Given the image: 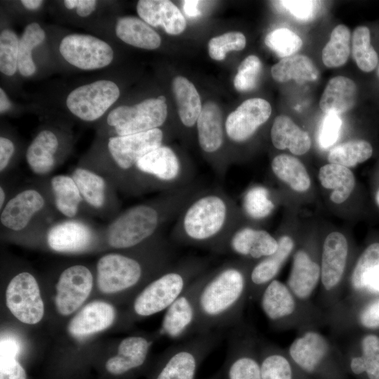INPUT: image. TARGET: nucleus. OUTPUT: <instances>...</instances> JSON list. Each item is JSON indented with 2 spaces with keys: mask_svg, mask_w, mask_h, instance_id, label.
<instances>
[{
  "mask_svg": "<svg viewBox=\"0 0 379 379\" xmlns=\"http://www.w3.org/2000/svg\"><path fill=\"white\" fill-rule=\"evenodd\" d=\"M44 182L58 214L64 218H81L84 211L83 199L71 175H55Z\"/></svg>",
  "mask_w": 379,
  "mask_h": 379,
  "instance_id": "nucleus-24",
  "label": "nucleus"
},
{
  "mask_svg": "<svg viewBox=\"0 0 379 379\" xmlns=\"http://www.w3.org/2000/svg\"><path fill=\"white\" fill-rule=\"evenodd\" d=\"M183 9L185 14L190 17H196L200 15L198 8L199 1L189 0L183 1Z\"/></svg>",
  "mask_w": 379,
  "mask_h": 379,
  "instance_id": "nucleus-57",
  "label": "nucleus"
},
{
  "mask_svg": "<svg viewBox=\"0 0 379 379\" xmlns=\"http://www.w3.org/2000/svg\"><path fill=\"white\" fill-rule=\"evenodd\" d=\"M277 248V239L268 232L241 225L230 237L225 253L258 260L272 255Z\"/></svg>",
  "mask_w": 379,
  "mask_h": 379,
  "instance_id": "nucleus-21",
  "label": "nucleus"
},
{
  "mask_svg": "<svg viewBox=\"0 0 379 379\" xmlns=\"http://www.w3.org/2000/svg\"><path fill=\"white\" fill-rule=\"evenodd\" d=\"M352 53L357 65L363 72H371L377 66L378 56L371 44V34L367 27L359 26L354 30Z\"/></svg>",
  "mask_w": 379,
  "mask_h": 379,
  "instance_id": "nucleus-43",
  "label": "nucleus"
},
{
  "mask_svg": "<svg viewBox=\"0 0 379 379\" xmlns=\"http://www.w3.org/2000/svg\"><path fill=\"white\" fill-rule=\"evenodd\" d=\"M19 41L17 34L6 29L0 34V71L6 76L13 75L18 69Z\"/></svg>",
  "mask_w": 379,
  "mask_h": 379,
  "instance_id": "nucleus-47",
  "label": "nucleus"
},
{
  "mask_svg": "<svg viewBox=\"0 0 379 379\" xmlns=\"http://www.w3.org/2000/svg\"><path fill=\"white\" fill-rule=\"evenodd\" d=\"M357 98V88L350 79L338 76L329 80L319 101L321 109L326 114H335L350 110Z\"/></svg>",
  "mask_w": 379,
  "mask_h": 379,
  "instance_id": "nucleus-28",
  "label": "nucleus"
},
{
  "mask_svg": "<svg viewBox=\"0 0 379 379\" xmlns=\"http://www.w3.org/2000/svg\"><path fill=\"white\" fill-rule=\"evenodd\" d=\"M348 254L346 237L339 232H333L326 237L322 249L321 280L324 288L330 291L340 281Z\"/></svg>",
  "mask_w": 379,
  "mask_h": 379,
  "instance_id": "nucleus-23",
  "label": "nucleus"
},
{
  "mask_svg": "<svg viewBox=\"0 0 379 379\" xmlns=\"http://www.w3.org/2000/svg\"><path fill=\"white\" fill-rule=\"evenodd\" d=\"M152 344V340L143 336L125 338L118 345L117 354L106 362V369L119 375L140 368L145 364Z\"/></svg>",
  "mask_w": 379,
  "mask_h": 379,
  "instance_id": "nucleus-27",
  "label": "nucleus"
},
{
  "mask_svg": "<svg viewBox=\"0 0 379 379\" xmlns=\"http://www.w3.org/2000/svg\"><path fill=\"white\" fill-rule=\"evenodd\" d=\"M248 279L246 268L237 261L208 271L197 297V334L228 327L237 321Z\"/></svg>",
  "mask_w": 379,
  "mask_h": 379,
  "instance_id": "nucleus-4",
  "label": "nucleus"
},
{
  "mask_svg": "<svg viewBox=\"0 0 379 379\" xmlns=\"http://www.w3.org/2000/svg\"><path fill=\"white\" fill-rule=\"evenodd\" d=\"M328 344L320 333L309 331L293 341L289 356L293 364L309 377H320L328 352Z\"/></svg>",
  "mask_w": 379,
  "mask_h": 379,
  "instance_id": "nucleus-20",
  "label": "nucleus"
},
{
  "mask_svg": "<svg viewBox=\"0 0 379 379\" xmlns=\"http://www.w3.org/2000/svg\"><path fill=\"white\" fill-rule=\"evenodd\" d=\"M173 91L181 123L187 128H192L202 109L199 93L192 83L181 76L174 78Z\"/></svg>",
  "mask_w": 379,
  "mask_h": 379,
  "instance_id": "nucleus-37",
  "label": "nucleus"
},
{
  "mask_svg": "<svg viewBox=\"0 0 379 379\" xmlns=\"http://www.w3.org/2000/svg\"><path fill=\"white\" fill-rule=\"evenodd\" d=\"M11 107V102L5 91L2 88H0V112L3 114L8 111Z\"/></svg>",
  "mask_w": 379,
  "mask_h": 379,
  "instance_id": "nucleus-60",
  "label": "nucleus"
},
{
  "mask_svg": "<svg viewBox=\"0 0 379 379\" xmlns=\"http://www.w3.org/2000/svg\"><path fill=\"white\" fill-rule=\"evenodd\" d=\"M164 139L161 128L124 136H109L106 143L107 157L87 160L81 166L105 176L118 191L135 195L136 164L141 157L162 145Z\"/></svg>",
  "mask_w": 379,
  "mask_h": 379,
  "instance_id": "nucleus-5",
  "label": "nucleus"
},
{
  "mask_svg": "<svg viewBox=\"0 0 379 379\" xmlns=\"http://www.w3.org/2000/svg\"><path fill=\"white\" fill-rule=\"evenodd\" d=\"M278 248L274 253L261 259L251 269L249 280L253 286L267 285L274 280L284 262L293 248V241L288 235H283L278 239Z\"/></svg>",
  "mask_w": 379,
  "mask_h": 379,
  "instance_id": "nucleus-34",
  "label": "nucleus"
},
{
  "mask_svg": "<svg viewBox=\"0 0 379 379\" xmlns=\"http://www.w3.org/2000/svg\"><path fill=\"white\" fill-rule=\"evenodd\" d=\"M361 325L368 328H379V299L367 305L359 314Z\"/></svg>",
  "mask_w": 379,
  "mask_h": 379,
  "instance_id": "nucleus-55",
  "label": "nucleus"
},
{
  "mask_svg": "<svg viewBox=\"0 0 379 379\" xmlns=\"http://www.w3.org/2000/svg\"><path fill=\"white\" fill-rule=\"evenodd\" d=\"M262 71V63L254 55L246 57L239 65L234 79V86L238 91H249L257 86Z\"/></svg>",
  "mask_w": 379,
  "mask_h": 379,
  "instance_id": "nucleus-49",
  "label": "nucleus"
},
{
  "mask_svg": "<svg viewBox=\"0 0 379 379\" xmlns=\"http://www.w3.org/2000/svg\"><path fill=\"white\" fill-rule=\"evenodd\" d=\"M45 37V32L36 22L28 24L24 29L19 41L18 63V69L22 76L30 77L36 72L32 51L43 43Z\"/></svg>",
  "mask_w": 379,
  "mask_h": 379,
  "instance_id": "nucleus-41",
  "label": "nucleus"
},
{
  "mask_svg": "<svg viewBox=\"0 0 379 379\" xmlns=\"http://www.w3.org/2000/svg\"><path fill=\"white\" fill-rule=\"evenodd\" d=\"M96 5L95 0H76L77 13L80 17H87L95 11Z\"/></svg>",
  "mask_w": 379,
  "mask_h": 379,
  "instance_id": "nucleus-56",
  "label": "nucleus"
},
{
  "mask_svg": "<svg viewBox=\"0 0 379 379\" xmlns=\"http://www.w3.org/2000/svg\"><path fill=\"white\" fill-rule=\"evenodd\" d=\"M15 152L14 142L5 136L0 137V174L1 178L8 173Z\"/></svg>",
  "mask_w": 379,
  "mask_h": 379,
  "instance_id": "nucleus-54",
  "label": "nucleus"
},
{
  "mask_svg": "<svg viewBox=\"0 0 379 379\" xmlns=\"http://www.w3.org/2000/svg\"><path fill=\"white\" fill-rule=\"evenodd\" d=\"M260 365L262 379H296L292 363L281 354L268 353Z\"/></svg>",
  "mask_w": 379,
  "mask_h": 379,
  "instance_id": "nucleus-48",
  "label": "nucleus"
},
{
  "mask_svg": "<svg viewBox=\"0 0 379 379\" xmlns=\"http://www.w3.org/2000/svg\"><path fill=\"white\" fill-rule=\"evenodd\" d=\"M210 379H218V376H215V377H213L212 378H210Z\"/></svg>",
  "mask_w": 379,
  "mask_h": 379,
  "instance_id": "nucleus-63",
  "label": "nucleus"
},
{
  "mask_svg": "<svg viewBox=\"0 0 379 379\" xmlns=\"http://www.w3.org/2000/svg\"><path fill=\"white\" fill-rule=\"evenodd\" d=\"M114 307L104 301H93L84 306L70 321L69 333L74 338H83L100 332L114 321Z\"/></svg>",
  "mask_w": 379,
  "mask_h": 379,
  "instance_id": "nucleus-25",
  "label": "nucleus"
},
{
  "mask_svg": "<svg viewBox=\"0 0 379 379\" xmlns=\"http://www.w3.org/2000/svg\"><path fill=\"white\" fill-rule=\"evenodd\" d=\"M265 43L279 57L284 58L293 55L302 46L300 37L287 28L272 31L266 36Z\"/></svg>",
  "mask_w": 379,
  "mask_h": 379,
  "instance_id": "nucleus-46",
  "label": "nucleus"
},
{
  "mask_svg": "<svg viewBox=\"0 0 379 379\" xmlns=\"http://www.w3.org/2000/svg\"><path fill=\"white\" fill-rule=\"evenodd\" d=\"M241 211L221 187L201 189L185 206L170 233L180 245L225 253L234 232L241 226Z\"/></svg>",
  "mask_w": 379,
  "mask_h": 379,
  "instance_id": "nucleus-1",
  "label": "nucleus"
},
{
  "mask_svg": "<svg viewBox=\"0 0 379 379\" xmlns=\"http://www.w3.org/2000/svg\"><path fill=\"white\" fill-rule=\"evenodd\" d=\"M342 126L340 118L335 114H326L319 129L318 140L322 148L332 146L338 140Z\"/></svg>",
  "mask_w": 379,
  "mask_h": 379,
  "instance_id": "nucleus-53",
  "label": "nucleus"
},
{
  "mask_svg": "<svg viewBox=\"0 0 379 379\" xmlns=\"http://www.w3.org/2000/svg\"><path fill=\"white\" fill-rule=\"evenodd\" d=\"M321 277V267L303 250L293 255L291 270L288 279V286L300 299L310 296Z\"/></svg>",
  "mask_w": 379,
  "mask_h": 379,
  "instance_id": "nucleus-29",
  "label": "nucleus"
},
{
  "mask_svg": "<svg viewBox=\"0 0 379 379\" xmlns=\"http://www.w3.org/2000/svg\"><path fill=\"white\" fill-rule=\"evenodd\" d=\"M271 113L270 104L262 98L245 100L226 119L225 131L227 139L235 143L247 141L268 120Z\"/></svg>",
  "mask_w": 379,
  "mask_h": 379,
  "instance_id": "nucleus-19",
  "label": "nucleus"
},
{
  "mask_svg": "<svg viewBox=\"0 0 379 379\" xmlns=\"http://www.w3.org/2000/svg\"><path fill=\"white\" fill-rule=\"evenodd\" d=\"M260 305L266 317L273 321L289 316L295 307V300L288 287L277 279L265 287Z\"/></svg>",
  "mask_w": 379,
  "mask_h": 379,
  "instance_id": "nucleus-33",
  "label": "nucleus"
},
{
  "mask_svg": "<svg viewBox=\"0 0 379 379\" xmlns=\"http://www.w3.org/2000/svg\"><path fill=\"white\" fill-rule=\"evenodd\" d=\"M270 136L274 147L278 149H288L295 155L305 154L311 147L309 134L286 115H279L274 119Z\"/></svg>",
  "mask_w": 379,
  "mask_h": 379,
  "instance_id": "nucleus-30",
  "label": "nucleus"
},
{
  "mask_svg": "<svg viewBox=\"0 0 379 379\" xmlns=\"http://www.w3.org/2000/svg\"><path fill=\"white\" fill-rule=\"evenodd\" d=\"M232 340L218 379H262L260 361Z\"/></svg>",
  "mask_w": 379,
  "mask_h": 379,
  "instance_id": "nucleus-31",
  "label": "nucleus"
},
{
  "mask_svg": "<svg viewBox=\"0 0 379 379\" xmlns=\"http://www.w3.org/2000/svg\"><path fill=\"white\" fill-rule=\"evenodd\" d=\"M115 32L124 42L143 49L153 50L161 45V37L148 24L138 18L126 16L119 18Z\"/></svg>",
  "mask_w": 379,
  "mask_h": 379,
  "instance_id": "nucleus-32",
  "label": "nucleus"
},
{
  "mask_svg": "<svg viewBox=\"0 0 379 379\" xmlns=\"http://www.w3.org/2000/svg\"><path fill=\"white\" fill-rule=\"evenodd\" d=\"M197 128L201 150L211 157L214 173L223 178L226 173L218 156L225 145V131L222 113L217 104L211 101L204 104L197 121Z\"/></svg>",
  "mask_w": 379,
  "mask_h": 379,
  "instance_id": "nucleus-18",
  "label": "nucleus"
},
{
  "mask_svg": "<svg viewBox=\"0 0 379 379\" xmlns=\"http://www.w3.org/2000/svg\"><path fill=\"white\" fill-rule=\"evenodd\" d=\"M167 105L149 98L133 106L121 105L109 112L107 124L114 135L124 136L160 128L167 118Z\"/></svg>",
  "mask_w": 379,
  "mask_h": 379,
  "instance_id": "nucleus-12",
  "label": "nucleus"
},
{
  "mask_svg": "<svg viewBox=\"0 0 379 379\" xmlns=\"http://www.w3.org/2000/svg\"><path fill=\"white\" fill-rule=\"evenodd\" d=\"M373 153L371 145L363 140H350L333 147L328 153L331 164L353 167L368 159Z\"/></svg>",
  "mask_w": 379,
  "mask_h": 379,
  "instance_id": "nucleus-42",
  "label": "nucleus"
},
{
  "mask_svg": "<svg viewBox=\"0 0 379 379\" xmlns=\"http://www.w3.org/2000/svg\"><path fill=\"white\" fill-rule=\"evenodd\" d=\"M71 176L82 197L84 211L109 220L120 213L118 190L107 178L81 166L72 171Z\"/></svg>",
  "mask_w": 379,
  "mask_h": 379,
  "instance_id": "nucleus-11",
  "label": "nucleus"
},
{
  "mask_svg": "<svg viewBox=\"0 0 379 379\" xmlns=\"http://www.w3.org/2000/svg\"><path fill=\"white\" fill-rule=\"evenodd\" d=\"M136 10L144 22L153 27H163L168 34H180L186 27L183 15L170 1L140 0Z\"/></svg>",
  "mask_w": 379,
  "mask_h": 379,
  "instance_id": "nucleus-26",
  "label": "nucleus"
},
{
  "mask_svg": "<svg viewBox=\"0 0 379 379\" xmlns=\"http://www.w3.org/2000/svg\"><path fill=\"white\" fill-rule=\"evenodd\" d=\"M278 4L296 19L308 22L315 17L319 8L318 1H279Z\"/></svg>",
  "mask_w": 379,
  "mask_h": 379,
  "instance_id": "nucleus-51",
  "label": "nucleus"
},
{
  "mask_svg": "<svg viewBox=\"0 0 379 379\" xmlns=\"http://www.w3.org/2000/svg\"><path fill=\"white\" fill-rule=\"evenodd\" d=\"M208 271L192 282L184 292L166 310L159 333L171 340L197 335V297Z\"/></svg>",
  "mask_w": 379,
  "mask_h": 379,
  "instance_id": "nucleus-14",
  "label": "nucleus"
},
{
  "mask_svg": "<svg viewBox=\"0 0 379 379\" xmlns=\"http://www.w3.org/2000/svg\"><path fill=\"white\" fill-rule=\"evenodd\" d=\"M319 180L324 188L333 190L330 199L336 204L345 201L355 186L354 175L349 168L335 164L329 163L321 166Z\"/></svg>",
  "mask_w": 379,
  "mask_h": 379,
  "instance_id": "nucleus-35",
  "label": "nucleus"
},
{
  "mask_svg": "<svg viewBox=\"0 0 379 379\" xmlns=\"http://www.w3.org/2000/svg\"><path fill=\"white\" fill-rule=\"evenodd\" d=\"M379 271V243L369 245L359 258L351 281L357 290L366 288L371 277Z\"/></svg>",
  "mask_w": 379,
  "mask_h": 379,
  "instance_id": "nucleus-45",
  "label": "nucleus"
},
{
  "mask_svg": "<svg viewBox=\"0 0 379 379\" xmlns=\"http://www.w3.org/2000/svg\"><path fill=\"white\" fill-rule=\"evenodd\" d=\"M6 305L21 322L35 324L44 316V307L36 278L28 272L15 275L8 284Z\"/></svg>",
  "mask_w": 379,
  "mask_h": 379,
  "instance_id": "nucleus-16",
  "label": "nucleus"
},
{
  "mask_svg": "<svg viewBox=\"0 0 379 379\" xmlns=\"http://www.w3.org/2000/svg\"><path fill=\"white\" fill-rule=\"evenodd\" d=\"M56 213L44 182L26 185L11 193L0 210L1 232L12 235L36 232L43 236L55 221Z\"/></svg>",
  "mask_w": 379,
  "mask_h": 379,
  "instance_id": "nucleus-6",
  "label": "nucleus"
},
{
  "mask_svg": "<svg viewBox=\"0 0 379 379\" xmlns=\"http://www.w3.org/2000/svg\"><path fill=\"white\" fill-rule=\"evenodd\" d=\"M253 189L246 197V209L253 218H262L268 214L273 205L269 201L264 188Z\"/></svg>",
  "mask_w": 379,
  "mask_h": 379,
  "instance_id": "nucleus-52",
  "label": "nucleus"
},
{
  "mask_svg": "<svg viewBox=\"0 0 379 379\" xmlns=\"http://www.w3.org/2000/svg\"><path fill=\"white\" fill-rule=\"evenodd\" d=\"M366 288L372 293H379V271L371 277Z\"/></svg>",
  "mask_w": 379,
  "mask_h": 379,
  "instance_id": "nucleus-58",
  "label": "nucleus"
},
{
  "mask_svg": "<svg viewBox=\"0 0 379 379\" xmlns=\"http://www.w3.org/2000/svg\"><path fill=\"white\" fill-rule=\"evenodd\" d=\"M102 228H98L81 218H62L53 222L43 237L54 252L80 254L98 248L102 241Z\"/></svg>",
  "mask_w": 379,
  "mask_h": 379,
  "instance_id": "nucleus-10",
  "label": "nucleus"
},
{
  "mask_svg": "<svg viewBox=\"0 0 379 379\" xmlns=\"http://www.w3.org/2000/svg\"><path fill=\"white\" fill-rule=\"evenodd\" d=\"M351 33L345 25H338L332 31L328 42L322 51L323 63L329 68L346 63L350 53Z\"/></svg>",
  "mask_w": 379,
  "mask_h": 379,
  "instance_id": "nucleus-40",
  "label": "nucleus"
},
{
  "mask_svg": "<svg viewBox=\"0 0 379 379\" xmlns=\"http://www.w3.org/2000/svg\"><path fill=\"white\" fill-rule=\"evenodd\" d=\"M123 252L100 258L96 265L97 284L103 293L130 290L148 276L157 277L173 264V254L161 234L150 241Z\"/></svg>",
  "mask_w": 379,
  "mask_h": 379,
  "instance_id": "nucleus-3",
  "label": "nucleus"
},
{
  "mask_svg": "<svg viewBox=\"0 0 379 379\" xmlns=\"http://www.w3.org/2000/svg\"><path fill=\"white\" fill-rule=\"evenodd\" d=\"M377 73H378V75L379 77V66H378V70H377Z\"/></svg>",
  "mask_w": 379,
  "mask_h": 379,
  "instance_id": "nucleus-64",
  "label": "nucleus"
},
{
  "mask_svg": "<svg viewBox=\"0 0 379 379\" xmlns=\"http://www.w3.org/2000/svg\"><path fill=\"white\" fill-rule=\"evenodd\" d=\"M59 51L68 63L84 70L103 68L114 58V51L107 43L89 34H72L64 36Z\"/></svg>",
  "mask_w": 379,
  "mask_h": 379,
  "instance_id": "nucleus-15",
  "label": "nucleus"
},
{
  "mask_svg": "<svg viewBox=\"0 0 379 379\" xmlns=\"http://www.w3.org/2000/svg\"><path fill=\"white\" fill-rule=\"evenodd\" d=\"M220 338L218 333L211 331L171 346L164 353L154 379H195L200 366Z\"/></svg>",
  "mask_w": 379,
  "mask_h": 379,
  "instance_id": "nucleus-9",
  "label": "nucleus"
},
{
  "mask_svg": "<svg viewBox=\"0 0 379 379\" xmlns=\"http://www.w3.org/2000/svg\"><path fill=\"white\" fill-rule=\"evenodd\" d=\"M349 367L357 376L379 379V337L367 335L361 340V354L351 358Z\"/></svg>",
  "mask_w": 379,
  "mask_h": 379,
  "instance_id": "nucleus-39",
  "label": "nucleus"
},
{
  "mask_svg": "<svg viewBox=\"0 0 379 379\" xmlns=\"http://www.w3.org/2000/svg\"><path fill=\"white\" fill-rule=\"evenodd\" d=\"M208 261L193 257L174 263L149 281L136 295L134 313L149 317L166 310L198 277L206 271Z\"/></svg>",
  "mask_w": 379,
  "mask_h": 379,
  "instance_id": "nucleus-7",
  "label": "nucleus"
},
{
  "mask_svg": "<svg viewBox=\"0 0 379 379\" xmlns=\"http://www.w3.org/2000/svg\"><path fill=\"white\" fill-rule=\"evenodd\" d=\"M120 95L118 86L110 80H98L72 90L66 98L69 111L84 121H93L104 115Z\"/></svg>",
  "mask_w": 379,
  "mask_h": 379,
  "instance_id": "nucleus-13",
  "label": "nucleus"
},
{
  "mask_svg": "<svg viewBox=\"0 0 379 379\" xmlns=\"http://www.w3.org/2000/svg\"><path fill=\"white\" fill-rule=\"evenodd\" d=\"M11 193L8 192V187H6L4 183L1 182L0 185V210L3 208L8 201Z\"/></svg>",
  "mask_w": 379,
  "mask_h": 379,
  "instance_id": "nucleus-59",
  "label": "nucleus"
},
{
  "mask_svg": "<svg viewBox=\"0 0 379 379\" xmlns=\"http://www.w3.org/2000/svg\"><path fill=\"white\" fill-rule=\"evenodd\" d=\"M274 175L293 190L304 192L309 190L311 180L304 164L296 157L288 154H279L271 163Z\"/></svg>",
  "mask_w": 379,
  "mask_h": 379,
  "instance_id": "nucleus-38",
  "label": "nucleus"
},
{
  "mask_svg": "<svg viewBox=\"0 0 379 379\" xmlns=\"http://www.w3.org/2000/svg\"><path fill=\"white\" fill-rule=\"evenodd\" d=\"M93 277L91 270L83 265L65 268L56 284L55 304L62 315H69L87 299L93 288Z\"/></svg>",
  "mask_w": 379,
  "mask_h": 379,
  "instance_id": "nucleus-17",
  "label": "nucleus"
},
{
  "mask_svg": "<svg viewBox=\"0 0 379 379\" xmlns=\"http://www.w3.org/2000/svg\"><path fill=\"white\" fill-rule=\"evenodd\" d=\"M60 140L49 129L39 132L29 145L25 159L29 170L39 178H46L59 165Z\"/></svg>",
  "mask_w": 379,
  "mask_h": 379,
  "instance_id": "nucleus-22",
  "label": "nucleus"
},
{
  "mask_svg": "<svg viewBox=\"0 0 379 379\" xmlns=\"http://www.w3.org/2000/svg\"><path fill=\"white\" fill-rule=\"evenodd\" d=\"M20 350V342L13 336H1L0 379H26V373L16 359Z\"/></svg>",
  "mask_w": 379,
  "mask_h": 379,
  "instance_id": "nucleus-44",
  "label": "nucleus"
},
{
  "mask_svg": "<svg viewBox=\"0 0 379 379\" xmlns=\"http://www.w3.org/2000/svg\"><path fill=\"white\" fill-rule=\"evenodd\" d=\"M272 78L284 83L294 79L297 82L314 81L319 76V69L312 60L304 55H294L281 59L271 68Z\"/></svg>",
  "mask_w": 379,
  "mask_h": 379,
  "instance_id": "nucleus-36",
  "label": "nucleus"
},
{
  "mask_svg": "<svg viewBox=\"0 0 379 379\" xmlns=\"http://www.w3.org/2000/svg\"><path fill=\"white\" fill-rule=\"evenodd\" d=\"M246 44V37L241 32H227L209 41L208 54L215 60H222L229 51H241L245 48Z\"/></svg>",
  "mask_w": 379,
  "mask_h": 379,
  "instance_id": "nucleus-50",
  "label": "nucleus"
},
{
  "mask_svg": "<svg viewBox=\"0 0 379 379\" xmlns=\"http://www.w3.org/2000/svg\"><path fill=\"white\" fill-rule=\"evenodd\" d=\"M195 171L172 147H160L141 157L134 173L135 194L166 192L194 182Z\"/></svg>",
  "mask_w": 379,
  "mask_h": 379,
  "instance_id": "nucleus-8",
  "label": "nucleus"
},
{
  "mask_svg": "<svg viewBox=\"0 0 379 379\" xmlns=\"http://www.w3.org/2000/svg\"><path fill=\"white\" fill-rule=\"evenodd\" d=\"M20 3L25 8L34 11L41 7L44 1L41 0H22Z\"/></svg>",
  "mask_w": 379,
  "mask_h": 379,
  "instance_id": "nucleus-61",
  "label": "nucleus"
},
{
  "mask_svg": "<svg viewBox=\"0 0 379 379\" xmlns=\"http://www.w3.org/2000/svg\"><path fill=\"white\" fill-rule=\"evenodd\" d=\"M204 187L190 185L133 205L116 215L102 228V242L123 251L140 246L159 236L163 227L175 220L188 202Z\"/></svg>",
  "mask_w": 379,
  "mask_h": 379,
  "instance_id": "nucleus-2",
  "label": "nucleus"
},
{
  "mask_svg": "<svg viewBox=\"0 0 379 379\" xmlns=\"http://www.w3.org/2000/svg\"><path fill=\"white\" fill-rule=\"evenodd\" d=\"M375 201L377 204L379 206V190L375 194Z\"/></svg>",
  "mask_w": 379,
  "mask_h": 379,
  "instance_id": "nucleus-62",
  "label": "nucleus"
}]
</instances>
